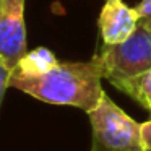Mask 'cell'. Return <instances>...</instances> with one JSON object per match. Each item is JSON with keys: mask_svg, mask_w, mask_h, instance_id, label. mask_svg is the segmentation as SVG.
I'll return each mask as SVG.
<instances>
[{"mask_svg": "<svg viewBox=\"0 0 151 151\" xmlns=\"http://www.w3.org/2000/svg\"><path fill=\"white\" fill-rule=\"evenodd\" d=\"M102 72L94 59L88 62H60L47 73L34 78L10 75V88L52 106H68L86 114L98 107L106 91Z\"/></svg>", "mask_w": 151, "mask_h": 151, "instance_id": "cell-1", "label": "cell"}, {"mask_svg": "<svg viewBox=\"0 0 151 151\" xmlns=\"http://www.w3.org/2000/svg\"><path fill=\"white\" fill-rule=\"evenodd\" d=\"M91 124V151H145L141 124L120 109L107 94L88 112Z\"/></svg>", "mask_w": 151, "mask_h": 151, "instance_id": "cell-2", "label": "cell"}, {"mask_svg": "<svg viewBox=\"0 0 151 151\" xmlns=\"http://www.w3.org/2000/svg\"><path fill=\"white\" fill-rule=\"evenodd\" d=\"M102 72V78L114 88L151 70V29L138 24L125 42L107 46L93 55Z\"/></svg>", "mask_w": 151, "mask_h": 151, "instance_id": "cell-3", "label": "cell"}, {"mask_svg": "<svg viewBox=\"0 0 151 151\" xmlns=\"http://www.w3.org/2000/svg\"><path fill=\"white\" fill-rule=\"evenodd\" d=\"M24 4L26 0H0V63L10 70L28 52Z\"/></svg>", "mask_w": 151, "mask_h": 151, "instance_id": "cell-4", "label": "cell"}, {"mask_svg": "<svg viewBox=\"0 0 151 151\" xmlns=\"http://www.w3.org/2000/svg\"><path fill=\"white\" fill-rule=\"evenodd\" d=\"M99 33L102 44L114 46L125 42L137 31L140 15L137 8H132L124 0H106L99 13Z\"/></svg>", "mask_w": 151, "mask_h": 151, "instance_id": "cell-5", "label": "cell"}, {"mask_svg": "<svg viewBox=\"0 0 151 151\" xmlns=\"http://www.w3.org/2000/svg\"><path fill=\"white\" fill-rule=\"evenodd\" d=\"M59 63V59L54 55V52L47 47H36L33 50H28L20 62L17 63L12 75L15 76H23V78H34L41 76L52 70Z\"/></svg>", "mask_w": 151, "mask_h": 151, "instance_id": "cell-6", "label": "cell"}, {"mask_svg": "<svg viewBox=\"0 0 151 151\" xmlns=\"http://www.w3.org/2000/svg\"><path fill=\"white\" fill-rule=\"evenodd\" d=\"M117 89H120L124 94L130 96L133 101H137L141 107L146 109L151 114V70H148L146 73L133 80L122 83Z\"/></svg>", "mask_w": 151, "mask_h": 151, "instance_id": "cell-7", "label": "cell"}, {"mask_svg": "<svg viewBox=\"0 0 151 151\" xmlns=\"http://www.w3.org/2000/svg\"><path fill=\"white\" fill-rule=\"evenodd\" d=\"M135 8L140 15V24L151 29V0H141Z\"/></svg>", "mask_w": 151, "mask_h": 151, "instance_id": "cell-8", "label": "cell"}, {"mask_svg": "<svg viewBox=\"0 0 151 151\" xmlns=\"http://www.w3.org/2000/svg\"><path fill=\"white\" fill-rule=\"evenodd\" d=\"M10 75H12V70L0 63V107H2V101L5 98V93L10 88Z\"/></svg>", "mask_w": 151, "mask_h": 151, "instance_id": "cell-9", "label": "cell"}, {"mask_svg": "<svg viewBox=\"0 0 151 151\" xmlns=\"http://www.w3.org/2000/svg\"><path fill=\"white\" fill-rule=\"evenodd\" d=\"M141 138H143L145 151H151V120L141 124Z\"/></svg>", "mask_w": 151, "mask_h": 151, "instance_id": "cell-10", "label": "cell"}]
</instances>
